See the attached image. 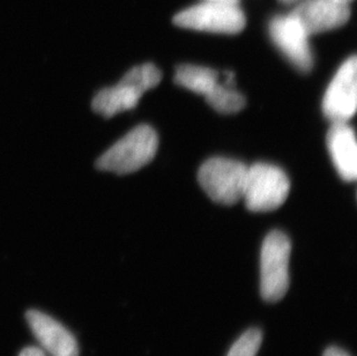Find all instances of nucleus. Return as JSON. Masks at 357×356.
Returning a JSON list of instances; mask_svg holds the SVG:
<instances>
[{
    "mask_svg": "<svg viewBox=\"0 0 357 356\" xmlns=\"http://www.w3.org/2000/svg\"><path fill=\"white\" fill-rule=\"evenodd\" d=\"M159 137L149 125H139L109 148L96 162L100 170L119 175L131 174L155 158Z\"/></svg>",
    "mask_w": 357,
    "mask_h": 356,
    "instance_id": "f257e3e1",
    "label": "nucleus"
},
{
    "mask_svg": "<svg viewBox=\"0 0 357 356\" xmlns=\"http://www.w3.org/2000/svg\"><path fill=\"white\" fill-rule=\"evenodd\" d=\"M289 190V178L282 169L268 163H255L248 167L242 199L251 212H271L283 205Z\"/></svg>",
    "mask_w": 357,
    "mask_h": 356,
    "instance_id": "f03ea898",
    "label": "nucleus"
},
{
    "mask_svg": "<svg viewBox=\"0 0 357 356\" xmlns=\"http://www.w3.org/2000/svg\"><path fill=\"white\" fill-rule=\"evenodd\" d=\"M248 167L227 158H212L200 167L198 181L213 202L231 206L243 198Z\"/></svg>",
    "mask_w": 357,
    "mask_h": 356,
    "instance_id": "7ed1b4c3",
    "label": "nucleus"
},
{
    "mask_svg": "<svg viewBox=\"0 0 357 356\" xmlns=\"http://www.w3.org/2000/svg\"><path fill=\"white\" fill-rule=\"evenodd\" d=\"M290 241L279 230L271 232L261 246L260 292L267 302H278L289 287Z\"/></svg>",
    "mask_w": 357,
    "mask_h": 356,
    "instance_id": "20e7f679",
    "label": "nucleus"
},
{
    "mask_svg": "<svg viewBox=\"0 0 357 356\" xmlns=\"http://www.w3.org/2000/svg\"><path fill=\"white\" fill-rule=\"evenodd\" d=\"M174 24L192 31L216 34H238L246 24L238 3L204 1L176 14Z\"/></svg>",
    "mask_w": 357,
    "mask_h": 356,
    "instance_id": "39448f33",
    "label": "nucleus"
},
{
    "mask_svg": "<svg viewBox=\"0 0 357 356\" xmlns=\"http://www.w3.org/2000/svg\"><path fill=\"white\" fill-rule=\"evenodd\" d=\"M273 43L294 68L307 73L314 66V56L307 31L294 14L277 15L270 22Z\"/></svg>",
    "mask_w": 357,
    "mask_h": 356,
    "instance_id": "423d86ee",
    "label": "nucleus"
},
{
    "mask_svg": "<svg viewBox=\"0 0 357 356\" xmlns=\"http://www.w3.org/2000/svg\"><path fill=\"white\" fill-rule=\"evenodd\" d=\"M357 107V59L351 56L341 65L324 95L323 112L332 123H347Z\"/></svg>",
    "mask_w": 357,
    "mask_h": 356,
    "instance_id": "0eeeda50",
    "label": "nucleus"
},
{
    "mask_svg": "<svg viewBox=\"0 0 357 356\" xmlns=\"http://www.w3.org/2000/svg\"><path fill=\"white\" fill-rule=\"evenodd\" d=\"M291 14L307 34L314 35L344 26L351 17V6L339 0H301Z\"/></svg>",
    "mask_w": 357,
    "mask_h": 356,
    "instance_id": "6e6552de",
    "label": "nucleus"
},
{
    "mask_svg": "<svg viewBox=\"0 0 357 356\" xmlns=\"http://www.w3.org/2000/svg\"><path fill=\"white\" fill-rule=\"evenodd\" d=\"M26 318L40 346L51 356H79L77 340L61 322L38 310H29Z\"/></svg>",
    "mask_w": 357,
    "mask_h": 356,
    "instance_id": "1a4fd4ad",
    "label": "nucleus"
},
{
    "mask_svg": "<svg viewBox=\"0 0 357 356\" xmlns=\"http://www.w3.org/2000/svg\"><path fill=\"white\" fill-rule=\"evenodd\" d=\"M327 146L337 174L346 181L357 177V144L355 132L348 123H332Z\"/></svg>",
    "mask_w": 357,
    "mask_h": 356,
    "instance_id": "9d476101",
    "label": "nucleus"
},
{
    "mask_svg": "<svg viewBox=\"0 0 357 356\" xmlns=\"http://www.w3.org/2000/svg\"><path fill=\"white\" fill-rule=\"evenodd\" d=\"M142 91L126 79H121L114 87L105 88L93 100V110L103 117L110 118L137 107L142 98Z\"/></svg>",
    "mask_w": 357,
    "mask_h": 356,
    "instance_id": "9b49d317",
    "label": "nucleus"
},
{
    "mask_svg": "<svg viewBox=\"0 0 357 356\" xmlns=\"http://www.w3.org/2000/svg\"><path fill=\"white\" fill-rule=\"evenodd\" d=\"M219 72L198 65H181L176 70L175 82L196 94H209L220 81Z\"/></svg>",
    "mask_w": 357,
    "mask_h": 356,
    "instance_id": "f8f14e48",
    "label": "nucleus"
},
{
    "mask_svg": "<svg viewBox=\"0 0 357 356\" xmlns=\"http://www.w3.org/2000/svg\"><path fill=\"white\" fill-rule=\"evenodd\" d=\"M205 98L214 110L221 114H236L245 107V98L235 91L233 86H228L225 82L218 84Z\"/></svg>",
    "mask_w": 357,
    "mask_h": 356,
    "instance_id": "ddd939ff",
    "label": "nucleus"
},
{
    "mask_svg": "<svg viewBox=\"0 0 357 356\" xmlns=\"http://www.w3.org/2000/svg\"><path fill=\"white\" fill-rule=\"evenodd\" d=\"M124 79L135 84L144 94L146 91L156 87L162 79L161 71L155 65L144 64L131 68L125 74Z\"/></svg>",
    "mask_w": 357,
    "mask_h": 356,
    "instance_id": "4468645a",
    "label": "nucleus"
},
{
    "mask_svg": "<svg viewBox=\"0 0 357 356\" xmlns=\"http://www.w3.org/2000/svg\"><path fill=\"white\" fill-rule=\"evenodd\" d=\"M263 341V333L258 329H251L243 333L230 348L227 356H256Z\"/></svg>",
    "mask_w": 357,
    "mask_h": 356,
    "instance_id": "2eb2a0df",
    "label": "nucleus"
},
{
    "mask_svg": "<svg viewBox=\"0 0 357 356\" xmlns=\"http://www.w3.org/2000/svg\"><path fill=\"white\" fill-rule=\"evenodd\" d=\"M19 356H45L43 350H40L38 347H27L21 352Z\"/></svg>",
    "mask_w": 357,
    "mask_h": 356,
    "instance_id": "dca6fc26",
    "label": "nucleus"
},
{
    "mask_svg": "<svg viewBox=\"0 0 357 356\" xmlns=\"http://www.w3.org/2000/svg\"><path fill=\"white\" fill-rule=\"evenodd\" d=\"M324 356H349L344 350L337 348V347H330L325 350Z\"/></svg>",
    "mask_w": 357,
    "mask_h": 356,
    "instance_id": "f3484780",
    "label": "nucleus"
},
{
    "mask_svg": "<svg viewBox=\"0 0 357 356\" xmlns=\"http://www.w3.org/2000/svg\"><path fill=\"white\" fill-rule=\"evenodd\" d=\"M204 1H219V3H239V0H204Z\"/></svg>",
    "mask_w": 357,
    "mask_h": 356,
    "instance_id": "a211bd4d",
    "label": "nucleus"
},
{
    "mask_svg": "<svg viewBox=\"0 0 357 356\" xmlns=\"http://www.w3.org/2000/svg\"><path fill=\"white\" fill-rule=\"evenodd\" d=\"M281 3H287V5H290V3H298L301 0H280Z\"/></svg>",
    "mask_w": 357,
    "mask_h": 356,
    "instance_id": "6ab92c4d",
    "label": "nucleus"
},
{
    "mask_svg": "<svg viewBox=\"0 0 357 356\" xmlns=\"http://www.w3.org/2000/svg\"><path fill=\"white\" fill-rule=\"evenodd\" d=\"M339 1H341V3H348V5H351V3L353 1V0H339Z\"/></svg>",
    "mask_w": 357,
    "mask_h": 356,
    "instance_id": "aec40b11",
    "label": "nucleus"
}]
</instances>
